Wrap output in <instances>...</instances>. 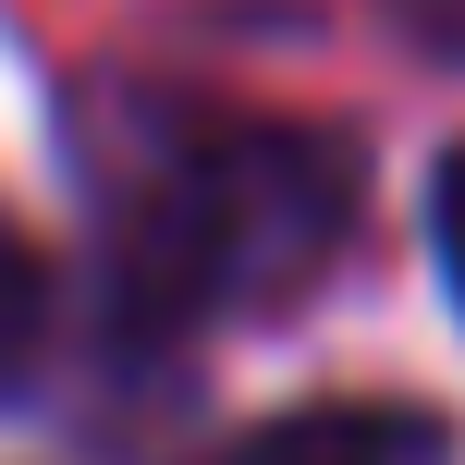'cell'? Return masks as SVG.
<instances>
[{
    "instance_id": "6da1fadb",
    "label": "cell",
    "mask_w": 465,
    "mask_h": 465,
    "mask_svg": "<svg viewBox=\"0 0 465 465\" xmlns=\"http://www.w3.org/2000/svg\"><path fill=\"white\" fill-rule=\"evenodd\" d=\"M355 135L343 123L221 111V98L111 86L86 123L98 209V306L123 343H184L209 319L306 294L355 232Z\"/></svg>"
},
{
    "instance_id": "277c9868",
    "label": "cell",
    "mask_w": 465,
    "mask_h": 465,
    "mask_svg": "<svg viewBox=\"0 0 465 465\" xmlns=\"http://www.w3.org/2000/svg\"><path fill=\"white\" fill-rule=\"evenodd\" d=\"M429 245H441V282H453V306H465V147L429 172Z\"/></svg>"
},
{
    "instance_id": "5b68a950",
    "label": "cell",
    "mask_w": 465,
    "mask_h": 465,
    "mask_svg": "<svg viewBox=\"0 0 465 465\" xmlns=\"http://www.w3.org/2000/svg\"><path fill=\"white\" fill-rule=\"evenodd\" d=\"M392 25L417 49H441V62H465V0H392Z\"/></svg>"
},
{
    "instance_id": "7a4b0ae2",
    "label": "cell",
    "mask_w": 465,
    "mask_h": 465,
    "mask_svg": "<svg viewBox=\"0 0 465 465\" xmlns=\"http://www.w3.org/2000/svg\"><path fill=\"white\" fill-rule=\"evenodd\" d=\"M441 417L429 404H294V417H257L232 429L221 453L196 465H441Z\"/></svg>"
},
{
    "instance_id": "3957f363",
    "label": "cell",
    "mask_w": 465,
    "mask_h": 465,
    "mask_svg": "<svg viewBox=\"0 0 465 465\" xmlns=\"http://www.w3.org/2000/svg\"><path fill=\"white\" fill-rule=\"evenodd\" d=\"M37 331H49V270L25 257V232H0V392L37 380Z\"/></svg>"
}]
</instances>
